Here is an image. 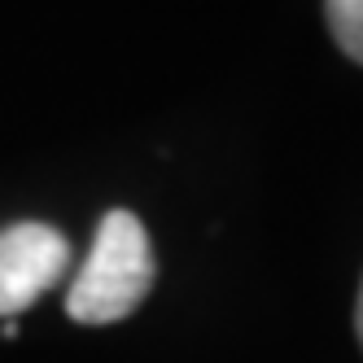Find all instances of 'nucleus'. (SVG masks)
<instances>
[{
    "label": "nucleus",
    "mask_w": 363,
    "mask_h": 363,
    "mask_svg": "<svg viewBox=\"0 0 363 363\" xmlns=\"http://www.w3.org/2000/svg\"><path fill=\"white\" fill-rule=\"evenodd\" d=\"M153 289V245L132 211H110L101 219L92 254L79 280L66 294V311L74 324H114L127 320Z\"/></svg>",
    "instance_id": "obj_1"
},
{
    "label": "nucleus",
    "mask_w": 363,
    "mask_h": 363,
    "mask_svg": "<svg viewBox=\"0 0 363 363\" xmlns=\"http://www.w3.org/2000/svg\"><path fill=\"white\" fill-rule=\"evenodd\" d=\"M66 258V237L48 223H13L0 232V320H13L57 284Z\"/></svg>",
    "instance_id": "obj_2"
},
{
    "label": "nucleus",
    "mask_w": 363,
    "mask_h": 363,
    "mask_svg": "<svg viewBox=\"0 0 363 363\" xmlns=\"http://www.w3.org/2000/svg\"><path fill=\"white\" fill-rule=\"evenodd\" d=\"M324 13L337 48L363 66V0H324Z\"/></svg>",
    "instance_id": "obj_3"
},
{
    "label": "nucleus",
    "mask_w": 363,
    "mask_h": 363,
    "mask_svg": "<svg viewBox=\"0 0 363 363\" xmlns=\"http://www.w3.org/2000/svg\"><path fill=\"white\" fill-rule=\"evenodd\" d=\"M354 328H359V342H363V284H359V306H354Z\"/></svg>",
    "instance_id": "obj_4"
}]
</instances>
